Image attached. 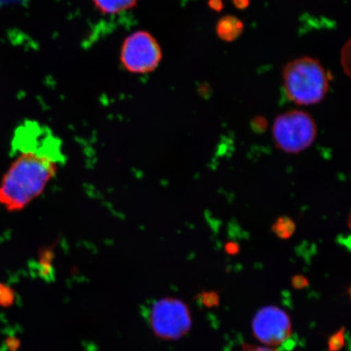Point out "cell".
<instances>
[{
	"instance_id": "obj_6",
	"label": "cell",
	"mask_w": 351,
	"mask_h": 351,
	"mask_svg": "<svg viewBox=\"0 0 351 351\" xmlns=\"http://www.w3.org/2000/svg\"><path fill=\"white\" fill-rule=\"evenodd\" d=\"M254 337L263 345L275 348L285 343L292 335L291 317L276 306L263 307L252 322Z\"/></svg>"
},
{
	"instance_id": "obj_5",
	"label": "cell",
	"mask_w": 351,
	"mask_h": 351,
	"mask_svg": "<svg viewBox=\"0 0 351 351\" xmlns=\"http://www.w3.org/2000/svg\"><path fill=\"white\" fill-rule=\"evenodd\" d=\"M161 60L160 44L148 32H134L123 43L121 60L127 71L134 73L152 72Z\"/></svg>"
},
{
	"instance_id": "obj_2",
	"label": "cell",
	"mask_w": 351,
	"mask_h": 351,
	"mask_svg": "<svg viewBox=\"0 0 351 351\" xmlns=\"http://www.w3.org/2000/svg\"><path fill=\"white\" fill-rule=\"evenodd\" d=\"M283 85L287 98L302 106L322 102L329 90L326 69L318 60L308 56L293 60L285 66Z\"/></svg>"
},
{
	"instance_id": "obj_16",
	"label": "cell",
	"mask_w": 351,
	"mask_h": 351,
	"mask_svg": "<svg viewBox=\"0 0 351 351\" xmlns=\"http://www.w3.org/2000/svg\"><path fill=\"white\" fill-rule=\"evenodd\" d=\"M208 6L215 12H221L223 8V0H208Z\"/></svg>"
},
{
	"instance_id": "obj_7",
	"label": "cell",
	"mask_w": 351,
	"mask_h": 351,
	"mask_svg": "<svg viewBox=\"0 0 351 351\" xmlns=\"http://www.w3.org/2000/svg\"><path fill=\"white\" fill-rule=\"evenodd\" d=\"M244 30L243 21L234 16H225L217 22L216 32L223 41L232 42L238 39Z\"/></svg>"
},
{
	"instance_id": "obj_12",
	"label": "cell",
	"mask_w": 351,
	"mask_h": 351,
	"mask_svg": "<svg viewBox=\"0 0 351 351\" xmlns=\"http://www.w3.org/2000/svg\"><path fill=\"white\" fill-rule=\"evenodd\" d=\"M267 121L265 117H254L252 122V127L254 132L258 134L263 133L267 129Z\"/></svg>"
},
{
	"instance_id": "obj_4",
	"label": "cell",
	"mask_w": 351,
	"mask_h": 351,
	"mask_svg": "<svg viewBox=\"0 0 351 351\" xmlns=\"http://www.w3.org/2000/svg\"><path fill=\"white\" fill-rule=\"evenodd\" d=\"M149 323L161 339L177 340L191 330L192 319L188 306L177 298H163L154 304L148 313Z\"/></svg>"
},
{
	"instance_id": "obj_13",
	"label": "cell",
	"mask_w": 351,
	"mask_h": 351,
	"mask_svg": "<svg viewBox=\"0 0 351 351\" xmlns=\"http://www.w3.org/2000/svg\"><path fill=\"white\" fill-rule=\"evenodd\" d=\"M293 287L297 289H302L308 287L309 282L304 276L296 275L292 279Z\"/></svg>"
},
{
	"instance_id": "obj_11",
	"label": "cell",
	"mask_w": 351,
	"mask_h": 351,
	"mask_svg": "<svg viewBox=\"0 0 351 351\" xmlns=\"http://www.w3.org/2000/svg\"><path fill=\"white\" fill-rule=\"evenodd\" d=\"M201 302L207 307H213L219 305V298L216 292H204L202 293Z\"/></svg>"
},
{
	"instance_id": "obj_10",
	"label": "cell",
	"mask_w": 351,
	"mask_h": 351,
	"mask_svg": "<svg viewBox=\"0 0 351 351\" xmlns=\"http://www.w3.org/2000/svg\"><path fill=\"white\" fill-rule=\"evenodd\" d=\"M346 328L342 327L339 331L336 332L329 337L328 341V351H339L345 346Z\"/></svg>"
},
{
	"instance_id": "obj_17",
	"label": "cell",
	"mask_w": 351,
	"mask_h": 351,
	"mask_svg": "<svg viewBox=\"0 0 351 351\" xmlns=\"http://www.w3.org/2000/svg\"><path fill=\"white\" fill-rule=\"evenodd\" d=\"M234 5L240 10H244L250 5V0H232Z\"/></svg>"
},
{
	"instance_id": "obj_1",
	"label": "cell",
	"mask_w": 351,
	"mask_h": 351,
	"mask_svg": "<svg viewBox=\"0 0 351 351\" xmlns=\"http://www.w3.org/2000/svg\"><path fill=\"white\" fill-rule=\"evenodd\" d=\"M12 150L16 156L0 184V204L14 213L43 194L65 160L59 138L33 121L16 130Z\"/></svg>"
},
{
	"instance_id": "obj_9",
	"label": "cell",
	"mask_w": 351,
	"mask_h": 351,
	"mask_svg": "<svg viewBox=\"0 0 351 351\" xmlns=\"http://www.w3.org/2000/svg\"><path fill=\"white\" fill-rule=\"evenodd\" d=\"M271 230L279 239L287 240L295 234L296 225L291 218L280 217L274 222Z\"/></svg>"
},
{
	"instance_id": "obj_8",
	"label": "cell",
	"mask_w": 351,
	"mask_h": 351,
	"mask_svg": "<svg viewBox=\"0 0 351 351\" xmlns=\"http://www.w3.org/2000/svg\"><path fill=\"white\" fill-rule=\"evenodd\" d=\"M93 2L104 14H117L134 7L138 0H93Z\"/></svg>"
},
{
	"instance_id": "obj_3",
	"label": "cell",
	"mask_w": 351,
	"mask_h": 351,
	"mask_svg": "<svg viewBox=\"0 0 351 351\" xmlns=\"http://www.w3.org/2000/svg\"><path fill=\"white\" fill-rule=\"evenodd\" d=\"M276 147L288 154L306 150L317 137V125L308 112L292 110L276 118L273 125Z\"/></svg>"
},
{
	"instance_id": "obj_15",
	"label": "cell",
	"mask_w": 351,
	"mask_h": 351,
	"mask_svg": "<svg viewBox=\"0 0 351 351\" xmlns=\"http://www.w3.org/2000/svg\"><path fill=\"white\" fill-rule=\"evenodd\" d=\"M239 250V245L234 243V241H230V243H227L225 245L226 252L228 254H230V256H234V254H238Z\"/></svg>"
},
{
	"instance_id": "obj_14",
	"label": "cell",
	"mask_w": 351,
	"mask_h": 351,
	"mask_svg": "<svg viewBox=\"0 0 351 351\" xmlns=\"http://www.w3.org/2000/svg\"><path fill=\"white\" fill-rule=\"evenodd\" d=\"M241 351H278L269 346H261L252 344H244L241 348Z\"/></svg>"
}]
</instances>
